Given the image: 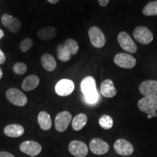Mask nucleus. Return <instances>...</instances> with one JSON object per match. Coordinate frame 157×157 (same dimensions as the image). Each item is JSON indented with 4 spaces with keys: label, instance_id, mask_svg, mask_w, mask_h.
Returning <instances> with one entry per match:
<instances>
[{
    "label": "nucleus",
    "instance_id": "26",
    "mask_svg": "<svg viewBox=\"0 0 157 157\" xmlns=\"http://www.w3.org/2000/svg\"><path fill=\"white\" fill-rule=\"evenodd\" d=\"M99 124L102 128L109 129L113 127V120L112 117L109 115H103L99 119Z\"/></svg>",
    "mask_w": 157,
    "mask_h": 157
},
{
    "label": "nucleus",
    "instance_id": "11",
    "mask_svg": "<svg viewBox=\"0 0 157 157\" xmlns=\"http://www.w3.org/2000/svg\"><path fill=\"white\" fill-rule=\"evenodd\" d=\"M1 21L4 26L12 33H17L22 26V23L19 19L9 14H4L2 16Z\"/></svg>",
    "mask_w": 157,
    "mask_h": 157
},
{
    "label": "nucleus",
    "instance_id": "10",
    "mask_svg": "<svg viewBox=\"0 0 157 157\" xmlns=\"http://www.w3.org/2000/svg\"><path fill=\"white\" fill-rule=\"evenodd\" d=\"M20 149L23 153L30 156H36L42 151V146L34 140L24 141L20 145Z\"/></svg>",
    "mask_w": 157,
    "mask_h": 157
},
{
    "label": "nucleus",
    "instance_id": "35",
    "mask_svg": "<svg viewBox=\"0 0 157 157\" xmlns=\"http://www.w3.org/2000/svg\"><path fill=\"white\" fill-rule=\"evenodd\" d=\"M152 117H157V113L156 112V113H153V114H152Z\"/></svg>",
    "mask_w": 157,
    "mask_h": 157
},
{
    "label": "nucleus",
    "instance_id": "36",
    "mask_svg": "<svg viewBox=\"0 0 157 157\" xmlns=\"http://www.w3.org/2000/svg\"><path fill=\"white\" fill-rule=\"evenodd\" d=\"M152 114H148V117H147V118L148 119H151V118H152Z\"/></svg>",
    "mask_w": 157,
    "mask_h": 157
},
{
    "label": "nucleus",
    "instance_id": "23",
    "mask_svg": "<svg viewBox=\"0 0 157 157\" xmlns=\"http://www.w3.org/2000/svg\"><path fill=\"white\" fill-rule=\"evenodd\" d=\"M143 14L146 16L157 15V1L150 2L143 7Z\"/></svg>",
    "mask_w": 157,
    "mask_h": 157
},
{
    "label": "nucleus",
    "instance_id": "6",
    "mask_svg": "<svg viewBox=\"0 0 157 157\" xmlns=\"http://www.w3.org/2000/svg\"><path fill=\"white\" fill-rule=\"evenodd\" d=\"M118 42L124 50L129 53H135L137 52V46L130 36L124 31H121L118 34Z\"/></svg>",
    "mask_w": 157,
    "mask_h": 157
},
{
    "label": "nucleus",
    "instance_id": "5",
    "mask_svg": "<svg viewBox=\"0 0 157 157\" xmlns=\"http://www.w3.org/2000/svg\"><path fill=\"white\" fill-rule=\"evenodd\" d=\"M91 44L96 48H102L105 44V37L101 29L97 26L91 27L88 31Z\"/></svg>",
    "mask_w": 157,
    "mask_h": 157
},
{
    "label": "nucleus",
    "instance_id": "8",
    "mask_svg": "<svg viewBox=\"0 0 157 157\" xmlns=\"http://www.w3.org/2000/svg\"><path fill=\"white\" fill-rule=\"evenodd\" d=\"M72 120V116L67 111H62L57 114L55 119V127L57 131L60 132H65Z\"/></svg>",
    "mask_w": 157,
    "mask_h": 157
},
{
    "label": "nucleus",
    "instance_id": "14",
    "mask_svg": "<svg viewBox=\"0 0 157 157\" xmlns=\"http://www.w3.org/2000/svg\"><path fill=\"white\" fill-rule=\"evenodd\" d=\"M90 149L94 154L103 155L109 151V145L101 138H93L90 143Z\"/></svg>",
    "mask_w": 157,
    "mask_h": 157
},
{
    "label": "nucleus",
    "instance_id": "32",
    "mask_svg": "<svg viewBox=\"0 0 157 157\" xmlns=\"http://www.w3.org/2000/svg\"><path fill=\"white\" fill-rule=\"evenodd\" d=\"M48 1L50 2V4H52V5H55V4L58 3L60 0H48Z\"/></svg>",
    "mask_w": 157,
    "mask_h": 157
},
{
    "label": "nucleus",
    "instance_id": "21",
    "mask_svg": "<svg viewBox=\"0 0 157 157\" xmlns=\"http://www.w3.org/2000/svg\"><path fill=\"white\" fill-rule=\"evenodd\" d=\"M38 123L43 130H49L52 127V119L50 114L45 111H41L38 115Z\"/></svg>",
    "mask_w": 157,
    "mask_h": 157
},
{
    "label": "nucleus",
    "instance_id": "27",
    "mask_svg": "<svg viewBox=\"0 0 157 157\" xmlns=\"http://www.w3.org/2000/svg\"><path fill=\"white\" fill-rule=\"evenodd\" d=\"M13 71L15 72L16 74L18 75H23L27 71V66L24 63L22 62H18L14 64L13 66Z\"/></svg>",
    "mask_w": 157,
    "mask_h": 157
},
{
    "label": "nucleus",
    "instance_id": "12",
    "mask_svg": "<svg viewBox=\"0 0 157 157\" xmlns=\"http://www.w3.org/2000/svg\"><path fill=\"white\" fill-rule=\"evenodd\" d=\"M115 152L123 156H130L134 151L132 145L124 139H119L113 144Z\"/></svg>",
    "mask_w": 157,
    "mask_h": 157
},
{
    "label": "nucleus",
    "instance_id": "22",
    "mask_svg": "<svg viewBox=\"0 0 157 157\" xmlns=\"http://www.w3.org/2000/svg\"><path fill=\"white\" fill-rule=\"evenodd\" d=\"M87 117L85 113H78L72 120V127L75 131H79L87 124Z\"/></svg>",
    "mask_w": 157,
    "mask_h": 157
},
{
    "label": "nucleus",
    "instance_id": "34",
    "mask_svg": "<svg viewBox=\"0 0 157 157\" xmlns=\"http://www.w3.org/2000/svg\"><path fill=\"white\" fill-rule=\"evenodd\" d=\"M3 76V73H2V71L1 68H0V79H1L2 77Z\"/></svg>",
    "mask_w": 157,
    "mask_h": 157
},
{
    "label": "nucleus",
    "instance_id": "1",
    "mask_svg": "<svg viewBox=\"0 0 157 157\" xmlns=\"http://www.w3.org/2000/svg\"><path fill=\"white\" fill-rule=\"evenodd\" d=\"M81 90L83 93L86 101L90 104H95L98 101V95L96 88L95 79L93 76H88L81 82Z\"/></svg>",
    "mask_w": 157,
    "mask_h": 157
},
{
    "label": "nucleus",
    "instance_id": "33",
    "mask_svg": "<svg viewBox=\"0 0 157 157\" xmlns=\"http://www.w3.org/2000/svg\"><path fill=\"white\" fill-rule=\"evenodd\" d=\"M4 36H5V34H4V31L2 30V29H0V39H2Z\"/></svg>",
    "mask_w": 157,
    "mask_h": 157
},
{
    "label": "nucleus",
    "instance_id": "25",
    "mask_svg": "<svg viewBox=\"0 0 157 157\" xmlns=\"http://www.w3.org/2000/svg\"><path fill=\"white\" fill-rule=\"evenodd\" d=\"M57 55H58V58L60 60L63 62H67L71 59V55L68 50L65 48L64 44H61L58 45L57 48Z\"/></svg>",
    "mask_w": 157,
    "mask_h": 157
},
{
    "label": "nucleus",
    "instance_id": "17",
    "mask_svg": "<svg viewBox=\"0 0 157 157\" xmlns=\"http://www.w3.org/2000/svg\"><path fill=\"white\" fill-rule=\"evenodd\" d=\"M4 132L10 137H19L22 136L24 133V128L21 124H12L5 127Z\"/></svg>",
    "mask_w": 157,
    "mask_h": 157
},
{
    "label": "nucleus",
    "instance_id": "29",
    "mask_svg": "<svg viewBox=\"0 0 157 157\" xmlns=\"http://www.w3.org/2000/svg\"><path fill=\"white\" fill-rule=\"evenodd\" d=\"M5 60H6L5 55L2 52V50L0 49V64H3L5 62Z\"/></svg>",
    "mask_w": 157,
    "mask_h": 157
},
{
    "label": "nucleus",
    "instance_id": "7",
    "mask_svg": "<svg viewBox=\"0 0 157 157\" xmlns=\"http://www.w3.org/2000/svg\"><path fill=\"white\" fill-rule=\"evenodd\" d=\"M113 61L117 66L120 68H134L136 65V60L131 55L127 53H118L114 56Z\"/></svg>",
    "mask_w": 157,
    "mask_h": 157
},
{
    "label": "nucleus",
    "instance_id": "16",
    "mask_svg": "<svg viewBox=\"0 0 157 157\" xmlns=\"http://www.w3.org/2000/svg\"><path fill=\"white\" fill-rule=\"evenodd\" d=\"M101 93L104 97L110 98L117 95V90L114 87L112 80L105 79L101 84Z\"/></svg>",
    "mask_w": 157,
    "mask_h": 157
},
{
    "label": "nucleus",
    "instance_id": "9",
    "mask_svg": "<svg viewBox=\"0 0 157 157\" xmlns=\"http://www.w3.org/2000/svg\"><path fill=\"white\" fill-rule=\"evenodd\" d=\"M55 90L57 95L63 97L68 96L73 93L74 90V83L71 80L63 78L56 84Z\"/></svg>",
    "mask_w": 157,
    "mask_h": 157
},
{
    "label": "nucleus",
    "instance_id": "18",
    "mask_svg": "<svg viewBox=\"0 0 157 157\" xmlns=\"http://www.w3.org/2000/svg\"><path fill=\"white\" fill-rule=\"evenodd\" d=\"M57 35V30L53 26L43 27L38 31L37 36L39 39L43 41H48L53 39Z\"/></svg>",
    "mask_w": 157,
    "mask_h": 157
},
{
    "label": "nucleus",
    "instance_id": "4",
    "mask_svg": "<svg viewBox=\"0 0 157 157\" xmlns=\"http://www.w3.org/2000/svg\"><path fill=\"white\" fill-rule=\"evenodd\" d=\"M133 36L137 42L142 44H148L154 39L153 33L146 26H138L133 31Z\"/></svg>",
    "mask_w": 157,
    "mask_h": 157
},
{
    "label": "nucleus",
    "instance_id": "24",
    "mask_svg": "<svg viewBox=\"0 0 157 157\" xmlns=\"http://www.w3.org/2000/svg\"><path fill=\"white\" fill-rule=\"evenodd\" d=\"M63 44L65 48L68 50V52H69L71 56H72V55H76L78 52V49H79L77 42L72 39H66Z\"/></svg>",
    "mask_w": 157,
    "mask_h": 157
},
{
    "label": "nucleus",
    "instance_id": "30",
    "mask_svg": "<svg viewBox=\"0 0 157 157\" xmlns=\"http://www.w3.org/2000/svg\"><path fill=\"white\" fill-rule=\"evenodd\" d=\"M0 157H15L10 153L7 151H0Z\"/></svg>",
    "mask_w": 157,
    "mask_h": 157
},
{
    "label": "nucleus",
    "instance_id": "28",
    "mask_svg": "<svg viewBox=\"0 0 157 157\" xmlns=\"http://www.w3.org/2000/svg\"><path fill=\"white\" fill-rule=\"evenodd\" d=\"M33 45V41L31 38H25L21 41L20 44V49L23 52H25L29 51Z\"/></svg>",
    "mask_w": 157,
    "mask_h": 157
},
{
    "label": "nucleus",
    "instance_id": "20",
    "mask_svg": "<svg viewBox=\"0 0 157 157\" xmlns=\"http://www.w3.org/2000/svg\"><path fill=\"white\" fill-rule=\"evenodd\" d=\"M41 63H42L43 68L48 71H52L56 69L57 66L56 59L53 56L48 53L42 55L41 58Z\"/></svg>",
    "mask_w": 157,
    "mask_h": 157
},
{
    "label": "nucleus",
    "instance_id": "3",
    "mask_svg": "<svg viewBox=\"0 0 157 157\" xmlns=\"http://www.w3.org/2000/svg\"><path fill=\"white\" fill-rule=\"evenodd\" d=\"M6 97L12 104L17 106H24L28 102L26 95L17 88H11L7 90Z\"/></svg>",
    "mask_w": 157,
    "mask_h": 157
},
{
    "label": "nucleus",
    "instance_id": "13",
    "mask_svg": "<svg viewBox=\"0 0 157 157\" xmlns=\"http://www.w3.org/2000/svg\"><path fill=\"white\" fill-rule=\"evenodd\" d=\"M68 151L75 157H85L88 154L87 146L80 140H72L68 145Z\"/></svg>",
    "mask_w": 157,
    "mask_h": 157
},
{
    "label": "nucleus",
    "instance_id": "2",
    "mask_svg": "<svg viewBox=\"0 0 157 157\" xmlns=\"http://www.w3.org/2000/svg\"><path fill=\"white\" fill-rule=\"evenodd\" d=\"M137 107L143 113L153 114L157 111V95H148L137 102Z\"/></svg>",
    "mask_w": 157,
    "mask_h": 157
},
{
    "label": "nucleus",
    "instance_id": "19",
    "mask_svg": "<svg viewBox=\"0 0 157 157\" xmlns=\"http://www.w3.org/2000/svg\"><path fill=\"white\" fill-rule=\"evenodd\" d=\"M39 84V78L36 75H29L25 77L22 83V88L25 91H31Z\"/></svg>",
    "mask_w": 157,
    "mask_h": 157
},
{
    "label": "nucleus",
    "instance_id": "15",
    "mask_svg": "<svg viewBox=\"0 0 157 157\" xmlns=\"http://www.w3.org/2000/svg\"><path fill=\"white\" fill-rule=\"evenodd\" d=\"M139 90L144 96L157 95V81L146 80L140 84Z\"/></svg>",
    "mask_w": 157,
    "mask_h": 157
},
{
    "label": "nucleus",
    "instance_id": "31",
    "mask_svg": "<svg viewBox=\"0 0 157 157\" xmlns=\"http://www.w3.org/2000/svg\"><path fill=\"white\" fill-rule=\"evenodd\" d=\"M110 0H98V3L101 7H105L109 3Z\"/></svg>",
    "mask_w": 157,
    "mask_h": 157
}]
</instances>
